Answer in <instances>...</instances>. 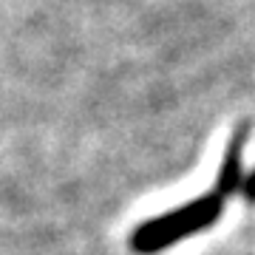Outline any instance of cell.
<instances>
[{
    "label": "cell",
    "mask_w": 255,
    "mask_h": 255,
    "mask_svg": "<svg viewBox=\"0 0 255 255\" xmlns=\"http://www.w3.org/2000/svg\"><path fill=\"white\" fill-rule=\"evenodd\" d=\"M221 207H224V199L219 193H204V196L187 201V204L170 210L164 216H156V219L139 224L130 236V247L145 255L159 253L164 247L176 244L187 236H196L201 230H207L210 224H216V219L221 216Z\"/></svg>",
    "instance_id": "cell-1"
},
{
    "label": "cell",
    "mask_w": 255,
    "mask_h": 255,
    "mask_svg": "<svg viewBox=\"0 0 255 255\" xmlns=\"http://www.w3.org/2000/svg\"><path fill=\"white\" fill-rule=\"evenodd\" d=\"M244 142H247V125H238L233 139H230L227 150H224V162H221V170H219V196H230L236 193L241 184H244V176H241V150H244Z\"/></svg>",
    "instance_id": "cell-2"
},
{
    "label": "cell",
    "mask_w": 255,
    "mask_h": 255,
    "mask_svg": "<svg viewBox=\"0 0 255 255\" xmlns=\"http://www.w3.org/2000/svg\"><path fill=\"white\" fill-rule=\"evenodd\" d=\"M241 190H244V199L247 204H255V170L244 179V184H241Z\"/></svg>",
    "instance_id": "cell-3"
}]
</instances>
